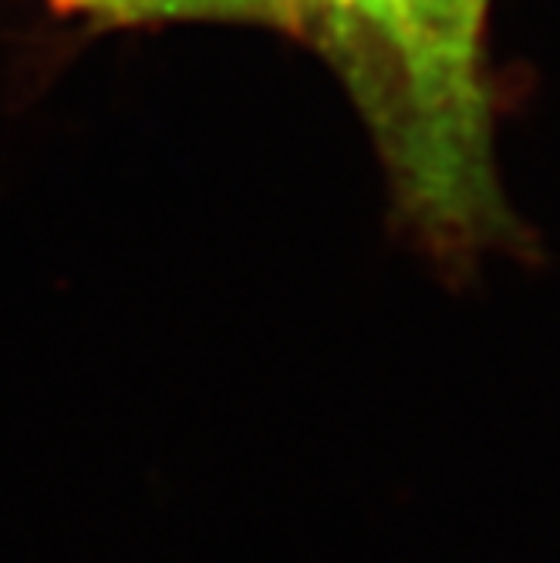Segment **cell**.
<instances>
[{"label": "cell", "mask_w": 560, "mask_h": 563, "mask_svg": "<svg viewBox=\"0 0 560 563\" xmlns=\"http://www.w3.org/2000/svg\"><path fill=\"white\" fill-rule=\"evenodd\" d=\"M490 0H281V27L334 65L385 163L395 217L449 277L534 257L506 202L483 75Z\"/></svg>", "instance_id": "6da1fadb"}, {"label": "cell", "mask_w": 560, "mask_h": 563, "mask_svg": "<svg viewBox=\"0 0 560 563\" xmlns=\"http://www.w3.org/2000/svg\"><path fill=\"white\" fill-rule=\"evenodd\" d=\"M68 14H88L112 24L163 18H227L223 0H55Z\"/></svg>", "instance_id": "7a4b0ae2"}, {"label": "cell", "mask_w": 560, "mask_h": 563, "mask_svg": "<svg viewBox=\"0 0 560 563\" xmlns=\"http://www.w3.org/2000/svg\"><path fill=\"white\" fill-rule=\"evenodd\" d=\"M223 4H227V18L281 24V0H223Z\"/></svg>", "instance_id": "3957f363"}]
</instances>
